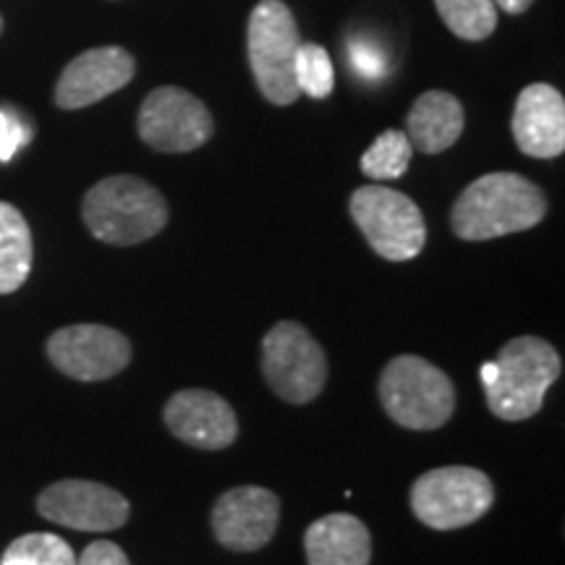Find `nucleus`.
I'll use <instances>...</instances> for the list:
<instances>
[{"label":"nucleus","mask_w":565,"mask_h":565,"mask_svg":"<svg viewBox=\"0 0 565 565\" xmlns=\"http://www.w3.org/2000/svg\"><path fill=\"white\" fill-rule=\"evenodd\" d=\"M547 196L536 183L511 171L487 173L463 189L450 228L461 242H492L545 221Z\"/></svg>","instance_id":"1"},{"label":"nucleus","mask_w":565,"mask_h":565,"mask_svg":"<svg viewBox=\"0 0 565 565\" xmlns=\"http://www.w3.org/2000/svg\"><path fill=\"white\" fill-rule=\"evenodd\" d=\"M487 408L503 422H524L542 412L545 395L563 374L561 353L536 335H519L482 364Z\"/></svg>","instance_id":"2"},{"label":"nucleus","mask_w":565,"mask_h":565,"mask_svg":"<svg viewBox=\"0 0 565 565\" xmlns=\"http://www.w3.org/2000/svg\"><path fill=\"white\" fill-rule=\"evenodd\" d=\"M168 202L139 175H108L84 194L82 221L97 242L137 246L168 225Z\"/></svg>","instance_id":"3"},{"label":"nucleus","mask_w":565,"mask_h":565,"mask_svg":"<svg viewBox=\"0 0 565 565\" xmlns=\"http://www.w3.org/2000/svg\"><path fill=\"white\" fill-rule=\"evenodd\" d=\"M380 404L398 427L429 433L454 416L456 387L440 366L404 353L391 359L380 374Z\"/></svg>","instance_id":"4"},{"label":"nucleus","mask_w":565,"mask_h":565,"mask_svg":"<svg viewBox=\"0 0 565 565\" xmlns=\"http://www.w3.org/2000/svg\"><path fill=\"white\" fill-rule=\"evenodd\" d=\"M301 38L291 9L282 0H259L249 17L246 30V51H249V66L263 92L265 100L273 105H294L299 100L296 87V53H299Z\"/></svg>","instance_id":"5"},{"label":"nucleus","mask_w":565,"mask_h":565,"mask_svg":"<svg viewBox=\"0 0 565 565\" xmlns=\"http://www.w3.org/2000/svg\"><path fill=\"white\" fill-rule=\"evenodd\" d=\"M408 503L424 526L456 532L490 513L494 487L475 466H440L416 479Z\"/></svg>","instance_id":"6"},{"label":"nucleus","mask_w":565,"mask_h":565,"mask_svg":"<svg viewBox=\"0 0 565 565\" xmlns=\"http://www.w3.org/2000/svg\"><path fill=\"white\" fill-rule=\"evenodd\" d=\"M351 217L366 244L387 263H408L427 244V223L412 196L387 186H362L351 194Z\"/></svg>","instance_id":"7"},{"label":"nucleus","mask_w":565,"mask_h":565,"mask_svg":"<svg viewBox=\"0 0 565 565\" xmlns=\"http://www.w3.org/2000/svg\"><path fill=\"white\" fill-rule=\"evenodd\" d=\"M263 374L286 404H312L328 383V356L303 324L280 320L263 338Z\"/></svg>","instance_id":"8"},{"label":"nucleus","mask_w":565,"mask_h":565,"mask_svg":"<svg viewBox=\"0 0 565 565\" xmlns=\"http://www.w3.org/2000/svg\"><path fill=\"white\" fill-rule=\"evenodd\" d=\"M137 131L154 152L183 154L200 150L215 134L212 113L192 92L179 87H158L141 103Z\"/></svg>","instance_id":"9"},{"label":"nucleus","mask_w":565,"mask_h":565,"mask_svg":"<svg viewBox=\"0 0 565 565\" xmlns=\"http://www.w3.org/2000/svg\"><path fill=\"white\" fill-rule=\"evenodd\" d=\"M47 359L61 374L79 383H103L131 364V341L108 324L82 322L55 330L45 343Z\"/></svg>","instance_id":"10"},{"label":"nucleus","mask_w":565,"mask_h":565,"mask_svg":"<svg viewBox=\"0 0 565 565\" xmlns=\"http://www.w3.org/2000/svg\"><path fill=\"white\" fill-rule=\"evenodd\" d=\"M38 513L74 532H116L131 515L129 500L108 484L89 479H61L38 494Z\"/></svg>","instance_id":"11"},{"label":"nucleus","mask_w":565,"mask_h":565,"mask_svg":"<svg viewBox=\"0 0 565 565\" xmlns=\"http://www.w3.org/2000/svg\"><path fill=\"white\" fill-rule=\"evenodd\" d=\"M212 534L231 553H257L273 542L280 524V498L267 487H231L212 508Z\"/></svg>","instance_id":"12"},{"label":"nucleus","mask_w":565,"mask_h":565,"mask_svg":"<svg viewBox=\"0 0 565 565\" xmlns=\"http://www.w3.org/2000/svg\"><path fill=\"white\" fill-rule=\"evenodd\" d=\"M162 422L175 440L200 450H225L236 443L238 419L223 395L189 387L168 398Z\"/></svg>","instance_id":"13"},{"label":"nucleus","mask_w":565,"mask_h":565,"mask_svg":"<svg viewBox=\"0 0 565 565\" xmlns=\"http://www.w3.org/2000/svg\"><path fill=\"white\" fill-rule=\"evenodd\" d=\"M134 74H137V61L129 51L118 45L92 47L63 68L55 84V105L61 110L89 108L124 89Z\"/></svg>","instance_id":"14"},{"label":"nucleus","mask_w":565,"mask_h":565,"mask_svg":"<svg viewBox=\"0 0 565 565\" xmlns=\"http://www.w3.org/2000/svg\"><path fill=\"white\" fill-rule=\"evenodd\" d=\"M511 131L519 150L529 158H561L565 150V100L561 92L542 82L521 89Z\"/></svg>","instance_id":"15"},{"label":"nucleus","mask_w":565,"mask_h":565,"mask_svg":"<svg viewBox=\"0 0 565 565\" xmlns=\"http://www.w3.org/2000/svg\"><path fill=\"white\" fill-rule=\"evenodd\" d=\"M307 565H370L372 534L351 513H330L303 532Z\"/></svg>","instance_id":"16"},{"label":"nucleus","mask_w":565,"mask_h":565,"mask_svg":"<svg viewBox=\"0 0 565 565\" xmlns=\"http://www.w3.org/2000/svg\"><path fill=\"white\" fill-rule=\"evenodd\" d=\"M463 105L443 89L424 92L406 118V137L424 154H440L456 145L463 134Z\"/></svg>","instance_id":"17"},{"label":"nucleus","mask_w":565,"mask_h":565,"mask_svg":"<svg viewBox=\"0 0 565 565\" xmlns=\"http://www.w3.org/2000/svg\"><path fill=\"white\" fill-rule=\"evenodd\" d=\"M32 231L21 210L0 202V296L19 291L32 273Z\"/></svg>","instance_id":"18"},{"label":"nucleus","mask_w":565,"mask_h":565,"mask_svg":"<svg viewBox=\"0 0 565 565\" xmlns=\"http://www.w3.org/2000/svg\"><path fill=\"white\" fill-rule=\"evenodd\" d=\"M443 24L466 42H482L498 30V6L492 0H435Z\"/></svg>","instance_id":"19"},{"label":"nucleus","mask_w":565,"mask_h":565,"mask_svg":"<svg viewBox=\"0 0 565 565\" xmlns=\"http://www.w3.org/2000/svg\"><path fill=\"white\" fill-rule=\"evenodd\" d=\"M412 154L414 147L408 141L406 131L387 129L366 147L359 166H362V173L370 175L372 181H395L408 171Z\"/></svg>","instance_id":"20"},{"label":"nucleus","mask_w":565,"mask_h":565,"mask_svg":"<svg viewBox=\"0 0 565 565\" xmlns=\"http://www.w3.org/2000/svg\"><path fill=\"white\" fill-rule=\"evenodd\" d=\"M0 565H76V555L58 534L32 532L6 547Z\"/></svg>","instance_id":"21"},{"label":"nucleus","mask_w":565,"mask_h":565,"mask_svg":"<svg viewBox=\"0 0 565 565\" xmlns=\"http://www.w3.org/2000/svg\"><path fill=\"white\" fill-rule=\"evenodd\" d=\"M296 87L303 95H309L312 100H324V97L333 95L335 87V71L333 61H330L328 51L315 42H301L299 53H296Z\"/></svg>","instance_id":"22"},{"label":"nucleus","mask_w":565,"mask_h":565,"mask_svg":"<svg viewBox=\"0 0 565 565\" xmlns=\"http://www.w3.org/2000/svg\"><path fill=\"white\" fill-rule=\"evenodd\" d=\"M351 66L364 76V79H383L387 71L385 53L370 40H351L349 45Z\"/></svg>","instance_id":"23"},{"label":"nucleus","mask_w":565,"mask_h":565,"mask_svg":"<svg viewBox=\"0 0 565 565\" xmlns=\"http://www.w3.org/2000/svg\"><path fill=\"white\" fill-rule=\"evenodd\" d=\"M30 141V129L9 110H0V160H11L21 145Z\"/></svg>","instance_id":"24"},{"label":"nucleus","mask_w":565,"mask_h":565,"mask_svg":"<svg viewBox=\"0 0 565 565\" xmlns=\"http://www.w3.org/2000/svg\"><path fill=\"white\" fill-rule=\"evenodd\" d=\"M76 565H131V563H129V555H126L116 542L100 540L84 547V553L76 557Z\"/></svg>","instance_id":"25"},{"label":"nucleus","mask_w":565,"mask_h":565,"mask_svg":"<svg viewBox=\"0 0 565 565\" xmlns=\"http://www.w3.org/2000/svg\"><path fill=\"white\" fill-rule=\"evenodd\" d=\"M498 9H503L505 13H511V17H515V13H524L534 6V0H492Z\"/></svg>","instance_id":"26"},{"label":"nucleus","mask_w":565,"mask_h":565,"mask_svg":"<svg viewBox=\"0 0 565 565\" xmlns=\"http://www.w3.org/2000/svg\"><path fill=\"white\" fill-rule=\"evenodd\" d=\"M0 34H3V17H0Z\"/></svg>","instance_id":"27"}]
</instances>
